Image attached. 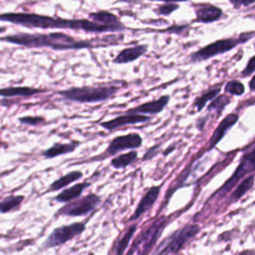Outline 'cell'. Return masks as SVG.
I'll return each mask as SVG.
<instances>
[{
    "label": "cell",
    "mask_w": 255,
    "mask_h": 255,
    "mask_svg": "<svg viewBox=\"0 0 255 255\" xmlns=\"http://www.w3.org/2000/svg\"><path fill=\"white\" fill-rule=\"evenodd\" d=\"M0 41L25 48H49L55 51L91 49L109 45H118L120 39L116 36L94 39H77L63 32L24 33L19 32L0 37Z\"/></svg>",
    "instance_id": "cell-1"
},
{
    "label": "cell",
    "mask_w": 255,
    "mask_h": 255,
    "mask_svg": "<svg viewBox=\"0 0 255 255\" xmlns=\"http://www.w3.org/2000/svg\"><path fill=\"white\" fill-rule=\"evenodd\" d=\"M0 21L20 25L26 28L40 29H67L84 31L87 33H107L120 32L117 28L103 25L84 18H63L58 16H48L27 12H5L0 13Z\"/></svg>",
    "instance_id": "cell-2"
},
{
    "label": "cell",
    "mask_w": 255,
    "mask_h": 255,
    "mask_svg": "<svg viewBox=\"0 0 255 255\" xmlns=\"http://www.w3.org/2000/svg\"><path fill=\"white\" fill-rule=\"evenodd\" d=\"M119 88L113 85L109 86H84L72 87L65 90L57 91L56 94L64 101L87 104L100 103L112 98Z\"/></svg>",
    "instance_id": "cell-3"
},
{
    "label": "cell",
    "mask_w": 255,
    "mask_h": 255,
    "mask_svg": "<svg viewBox=\"0 0 255 255\" xmlns=\"http://www.w3.org/2000/svg\"><path fill=\"white\" fill-rule=\"evenodd\" d=\"M165 224V218L159 217L143 229L131 244L128 255H147L153 247Z\"/></svg>",
    "instance_id": "cell-4"
},
{
    "label": "cell",
    "mask_w": 255,
    "mask_h": 255,
    "mask_svg": "<svg viewBox=\"0 0 255 255\" xmlns=\"http://www.w3.org/2000/svg\"><path fill=\"white\" fill-rule=\"evenodd\" d=\"M250 36H240L239 38L231 37V38H225L217 40L213 43H210L203 48L199 49L195 53L190 55V62H201L206 61L209 58H212L214 56L224 54L225 52H228L238 46L239 44H242L246 42Z\"/></svg>",
    "instance_id": "cell-5"
},
{
    "label": "cell",
    "mask_w": 255,
    "mask_h": 255,
    "mask_svg": "<svg viewBox=\"0 0 255 255\" xmlns=\"http://www.w3.org/2000/svg\"><path fill=\"white\" fill-rule=\"evenodd\" d=\"M198 225L190 224L184 226L161 242L155 252V255H170L178 252L190 238L198 233Z\"/></svg>",
    "instance_id": "cell-6"
},
{
    "label": "cell",
    "mask_w": 255,
    "mask_h": 255,
    "mask_svg": "<svg viewBox=\"0 0 255 255\" xmlns=\"http://www.w3.org/2000/svg\"><path fill=\"white\" fill-rule=\"evenodd\" d=\"M101 202V197L91 193L83 197H78L67 202L57 212V215L65 216H84L93 211Z\"/></svg>",
    "instance_id": "cell-7"
},
{
    "label": "cell",
    "mask_w": 255,
    "mask_h": 255,
    "mask_svg": "<svg viewBox=\"0 0 255 255\" xmlns=\"http://www.w3.org/2000/svg\"><path fill=\"white\" fill-rule=\"evenodd\" d=\"M86 226L83 222H74L68 225L59 226L48 235L46 240L43 243V247L45 248H53L58 247L72 240L76 236L80 235Z\"/></svg>",
    "instance_id": "cell-8"
},
{
    "label": "cell",
    "mask_w": 255,
    "mask_h": 255,
    "mask_svg": "<svg viewBox=\"0 0 255 255\" xmlns=\"http://www.w3.org/2000/svg\"><path fill=\"white\" fill-rule=\"evenodd\" d=\"M255 171V147L243 155L241 158V161L239 165L237 166L234 173L231 175V177L222 185V187L217 191L219 194H224L227 191H229L237 182L239 179H241L244 175L251 173Z\"/></svg>",
    "instance_id": "cell-9"
},
{
    "label": "cell",
    "mask_w": 255,
    "mask_h": 255,
    "mask_svg": "<svg viewBox=\"0 0 255 255\" xmlns=\"http://www.w3.org/2000/svg\"><path fill=\"white\" fill-rule=\"evenodd\" d=\"M141 143H142V138L138 133L132 132L125 135H120L112 139L105 153L108 155H115L118 152L125 149L139 147Z\"/></svg>",
    "instance_id": "cell-10"
},
{
    "label": "cell",
    "mask_w": 255,
    "mask_h": 255,
    "mask_svg": "<svg viewBox=\"0 0 255 255\" xmlns=\"http://www.w3.org/2000/svg\"><path fill=\"white\" fill-rule=\"evenodd\" d=\"M239 117L236 114H229L227 117H225L220 124L218 125V127L215 128L212 136L210 137L208 143H207V148L206 150H210L211 148H213L226 134V132L237 123Z\"/></svg>",
    "instance_id": "cell-11"
},
{
    "label": "cell",
    "mask_w": 255,
    "mask_h": 255,
    "mask_svg": "<svg viewBox=\"0 0 255 255\" xmlns=\"http://www.w3.org/2000/svg\"><path fill=\"white\" fill-rule=\"evenodd\" d=\"M150 118L142 115H136V114H127L125 116H121L118 118H115L111 121L103 122L101 123V127L108 130H113L115 128L127 126V125H133L138 123H144L149 121Z\"/></svg>",
    "instance_id": "cell-12"
},
{
    "label": "cell",
    "mask_w": 255,
    "mask_h": 255,
    "mask_svg": "<svg viewBox=\"0 0 255 255\" xmlns=\"http://www.w3.org/2000/svg\"><path fill=\"white\" fill-rule=\"evenodd\" d=\"M196 21L200 23H211L219 20L222 16V10L209 3H200L195 8Z\"/></svg>",
    "instance_id": "cell-13"
},
{
    "label": "cell",
    "mask_w": 255,
    "mask_h": 255,
    "mask_svg": "<svg viewBox=\"0 0 255 255\" xmlns=\"http://www.w3.org/2000/svg\"><path fill=\"white\" fill-rule=\"evenodd\" d=\"M169 102V96H162L157 100H153L147 103H144L140 106H137L133 109H130L127 112V114H136V115H141V114H150V115H155L160 113L168 104Z\"/></svg>",
    "instance_id": "cell-14"
},
{
    "label": "cell",
    "mask_w": 255,
    "mask_h": 255,
    "mask_svg": "<svg viewBox=\"0 0 255 255\" xmlns=\"http://www.w3.org/2000/svg\"><path fill=\"white\" fill-rule=\"evenodd\" d=\"M46 89L27 87V86H16V87H5L0 89V97L14 98V97H32L42 93H46Z\"/></svg>",
    "instance_id": "cell-15"
},
{
    "label": "cell",
    "mask_w": 255,
    "mask_h": 255,
    "mask_svg": "<svg viewBox=\"0 0 255 255\" xmlns=\"http://www.w3.org/2000/svg\"><path fill=\"white\" fill-rule=\"evenodd\" d=\"M89 19L94 22L103 24V25L115 27L119 31H123V30L127 29L125 27V25L121 22L120 18L117 15H115L109 11L102 10V11H98V12H92L89 14Z\"/></svg>",
    "instance_id": "cell-16"
},
{
    "label": "cell",
    "mask_w": 255,
    "mask_h": 255,
    "mask_svg": "<svg viewBox=\"0 0 255 255\" xmlns=\"http://www.w3.org/2000/svg\"><path fill=\"white\" fill-rule=\"evenodd\" d=\"M160 191V187L159 186H153L151 188L148 189V191L143 195V197L141 198V200L139 201L133 215L131 216V219L134 220L136 218H138L139 216H141L145 211L149 210L152 205L154 204L158 194Z\"/></svg>",
    "instance_id": "cell-17"
},
{
    "label": "cell",
    "mask_w": 255,
    "mask_h": 255,
    "mask_svg": "<svg viewBox=\"0 0 255 255\" xmlns=\"http://www.w3.org/2000/svg\"><path fill=\"white\" fill-rule=\"evenodd\" d=\"M146 48L147 47L145 45H136L134 47L126 48L117 55L113 62L115 64H127L129 62H133L145 53Z\"/></svg>",
    "instance_id": "cell-18"
},
{
    "label": "cell",
    "mask_w": 255,
    "mask_h": 255,
    "mask_svg": "<svg viewBox=\"0 0 255 255\" xmlns=\"http://www.w3.org/2000/svg\"><path fill=\"white\" fill-rule=\"evenodd\" d=\"M79 141L74 140L71 142L67 143H62V142H55L52 144L50 147L45 149L42 152L43 157L45 158H54L63 154H68L70 152H73L79 145Z\"/></svg>",
    "instance_id": "cell-19"
},
{
    "label": "cell",
    "mask_w": 255,
    "mask_h": 255,
    "mask_svg": "<svg viewBox=\"0 0 255 255\" xmlns=\"http://www.w3.org/2000/svg\"><path fill=\"white\" fill-rule=\"evenodd\" d=\"M91 185L90 182H81V183H76L72 185L71 187L65 188L63 191H61L58 195L54 197L55 201L60 202V203H67L71 200H74L82 194V192L85 190V188L89 187Z\"/></svg>",
    "instance_id": "cell-20"
},
{
    "label": "cell",
    "mask_w": 255,
    "mask_h": 255,
    "mask_svg": "<svg viewBox=\"0 0 255 255\" xmlns=\"http://www.w3.org/2000/svg\"><path fill=\"white\" fill-rule=\"evenodd\" d=\"M83 177V172L80 170H73L70 171L64 175H62L61 177H59L58 179H56L55 181H53L49 188L48 191L49 192H53V191H58L66 186H68L70 183L75 182L77 180H79L80 178Z\"/></svg>",
    "instance_id": "cell-21"
},
{
    "label": "cell",
    "mask_w": 255,
    "mask_h": 255,
    "mask_svg": "<svg viewBox=\"0 0 255 255\" xmlns=\"http://www.w3.org/2000/svg\"><path fill=\"white\" fill-rule=\"evenodd\" d=\"M221 91V84L216 85L207 91L203 92L199 97H197L193 103V108L195 109L196 112L202 111V109L205 107V105L209 102L212 101Z\"/></svg>",
    "instance_id": "cell-22"
},
{
    "label": "cell",
    "mask_w": 255,
    "mask_h": 255,
    "mask_svg": "<svg viewBox=\"0 0 255 255\" xmlns=\"http://www.w3.org/2000/svg\"><path fill=\"white\" fill-rule=\"evenodd\" d=\"M24 200L23 195H10L0 201V213H7L18 208Z\"/></svg>",
    "instance_id": "cell-23"
},
{
    "label": "cell",
    "mask_w": 255,
    "mask_h": 255,
    "mask_svg": "<svg viewBox=\"0 0 255 255\" xmlns=\"http://www.w3.org/2000/svg\"><path fill=\"white\" fill-rule=\"evenodd\" d=\"M137 156V152L136 151H129L121 155H118L116 157H114L111 160V164L115 167V168H124L126 166H128V164H130Z\"/></svg>",
    "instance_id": "cell-24"
},
{
    "label": "cell",
    "mask_w": 255,
    "mask_h": 255,
    "mask_svg": "<svg viewBox=\"0 0 255 255\" xmlns=\"http://www.w3.org/2000/svg\"><path fill=\"white\" fill-rule=\"evenodd\" d=\"M254 180H255L254 175H249L246 178H244L243 181L237 185L235 191L232 194V198L235 200L241 198L253 186Z\"/></svg>",
    "instance_id": "cell-25"
},
{
    "label": "cell",
    "mask_w": 255,
    "mask_h": 255,
    "mask_svg": "<svg viewBox=\"0 0 255 255\" xmlns=\"http://www.w3.org/2000/svg\"><path fill=\"white\" fill-rule=\"evenodd\" d=\"M136 229V226L135 225H132L130 226L124 234V236L121 238V240L118 242L117 244V247H116V255H123L125 250L127 249L132 235L134 234V231Z\"/></svg>",
    "instance_id": "cell-26"
},
{
    "label": "cell",
    "mask_w": 255,
    "mask_h": 255,
    "mask_svg": "<svg viewBox=\"0 0 255 255\" xmlns=\"http://www.w3.org/2000/svg\"><path fill=\"white\" fill-rule=\"evenodd\" d=\"M230 102H231L230 97L226 95H221L215 100H212L211 104L208 106V111H216L217 114H220Z\"/></svg>",
    "instance_id": "cell-27"
},
{
    "label": "cell",
    "mask_w": 255,
    "mask_h": 255,
    "mask_svg": "<svg viewBox=\"0 0 255 255\" xmlns=\"http://www.w3.org/2000/svg\"><path fill=\"white\" fill-rule=\"evenodd\" d=\"M224 91H225L226 94H230V95H233V96H241V95H243V93L245 91V88H244V85L241 82L236 81V80H232V81H229L225 85Z\"/></svg>",
    "instance_id": "cell-28"
},
{
    "label": "cell",
    "mask_w": 255,
    "mask_h": 255,
    "mask_svg": "<svg viewBox=\"0 0 255 255\" xmlns=\"http://www.w3.org/2000/svg\"><path fill=\"white\" fill-rule=\"evenodd\" d=\"M18 121L22 125L32 126V127H38V126L44 125L46 123V119L42 116H26V117L19 118Z\"/></svg>",
    "instance_id": "cell-29"
},
{
    "label": "cell",
    "mask_w": 255,
    "mask_h": 255,
    "mask_svg": "<svg viewBox=\"0 0 255 255\" xmlns=\"http://www.w3.org/2000/svg\"><path fill=\"white\" fill-rule=\"evenodd\" d=\"M179 8L178 4H173V3H166V4H161L159 5L155 12L159 15H163V16H167L169 14H171L173 11H175L176 9Z\"/></svg>",
    "instance_id": "cell-30"
},
{
    "label": "cell",
    "mask_w": 255,
    "mask_h": 255,
    "mask_svg": "<svg viewBox=\"0 0 255 255\" xmlns=\"http://www.w3.org/2000/svg\"><path fill=\"white\" fill-rule=\"evenodd\" d=\"M254 72H255V55L249 59L247 65H246L245 69L242 71L241 75H242V77H248Z\"/></svg>",
    "instance_id": "cell-31"
},
{
    "label": "cell",
    "mask_w": 255,
    "mask_h": 255,
    "mask_svg": "<svg viewBox=\"0 0 255 255\" xmlns=\"http://www.w3.org/2000/svg\"><path fill=\"white\" fill-rule=\"evenodd\" d=\"M229 1L235 8H239L241 6H249L255 3V0H229Z\"/></svg>",
    "instance_id": "cell-32"
},
{
    "label": "cell",
    "mask_w": 255,
    "mask_h": 255,
    "mask_svg": "<svg viewBox=\"0 0 255 255\" xmlns=\"http://www.w3.org/2000/svg\"><path fill=\"white\" fill-rule=\"evenodd\" d=\"M249 88L251 91L255 92V75L253 76V78L251 79V81L249 82Z\"/></svg>",
    "instance_id": "cell-33"
},
{
    "label": "cell",
    "mask_w": 255,
    "mask_h": 255,
    "mask_svg": "<svg viewBox=\"0 0 255 255\" xmlns=\"http://www.w3.org/2000/svg\"><path fill=\"white\" fill-rule=\"evenodd\" d=\"M152 1H161L164 3H175V2H184L188 0H152Z\"/></svg>",
    "instance_id": "cell-34"
},
{
    "label": "cell",
    "mask_w": 255,
    "mask_h": 255,
    "mask_svg": "<svg viewBox=\"0 0 255 255\" xmlns=\"http://www.w3.org/2000/svg\"><path fill=\"white\" fill-rule=\"evenodd\" d=\"M6 30H7L6 27H0V34H1V33H4Z\"/></svg>",
    "instance_id": "cell-35"
}]
</instances>
